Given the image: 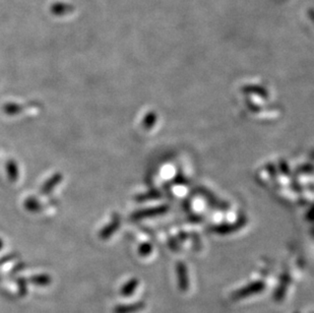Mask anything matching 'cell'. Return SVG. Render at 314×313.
<instances>
[{
	"mask_svg": "<svg viewBox=\"0 0 314 313\" xmlns=\"http://www.w3.org/2000/svg\"><path fill=\"white\" fill-rule=\"evenodd\" d=\"M266 289V285L263 281H256L251 284L246 285L243 288L238 289L232 294V299L234 300H240L247 297H250L252 295L261 293Z\"/></svg>",
	"mask_w": 314,
	"mask_h": 313,
	"instance_id": "6da1fadb",
	"label": "cell"
},
{
	"mask_svg": "<svg viewBox=\"0 0 314 313\" xmlns=\"http://www.w3.org/2000/svg\"><path fill=\"white\" fill-rule=\"evenodd\" d=\"M177 277H178V286L181 292H186L189 289V278L186 266L183 263H179L176 267Z\"/></svg>",
	"mask_w": 314,
	"mask_h": 313,
	"instance_id": "7a4b0ae2",
	"label": "cell"
},
{
	"mask_svg": "<svg viewBox=\"0 0 314 313\" xmlns=\"http://www.w3.org/2000/svg\"><path fill=\"white\" fill-rule=\"evenodd\" d=\"M146 308L145 301H138L132 304H121L115 306L114 313H138Z\"/></svg>",
	"mask_w": 314,
	"mask_h": 313,
	"instance_id": "3957f363",
	"label": "cell"
},
{
	"mask_svg": "<svg viewBox=\"0 0 314 313\" xmlns=\"http://www.w3.org/2000/svg\"><path fill=\"white\" fill-rule=\"evenodd\" d=\"M281 279H282L281 283L279 284L278 288H277V290L275 292V296H274L275 300L277 302H280V301H282L285 298L287 290H288V286H289V284L291 282L289 276H287V275L283 276Z\"/></svg>",
	"mask_w": 314,
	"mask_h": 313,
	"instance_id": "277c9868",
	"label": "cell"
},
{
	"mask_svg": "<svg viewBox=\"0 0 314 313\" xmlns=\"http://www.w3.org/2000/svg\"><path fill=\"white\" fill-rule=\"evenodd\" d=\"M139 284H140V281L137 279V278H133L130 279L129 281H127L123 286L122 288L120 290V294L123 296V297H130L132 296L138 289L139 287Z\"/></svg>",
	"mask_w": 314,
	"mask_h": 313,
	"instance_id": "5b68a950",
	"label": "cell"
},
{
	"mask_svg": "<svg viewBox=\"0 0 314 313\" xmlns=\"http://www.w3.org/2000/svg\"><path fill=\"white\" fill-rule=\"evenodd\" d=\"M150 251H151V247L149 245H143L140 249V252L142 255H148Z\"/></svg>",
	"mask_w": 314,
	"mask_h": 313,
	"instance_id": "8992f818",
	"label": "cell"
}]
</instances>
